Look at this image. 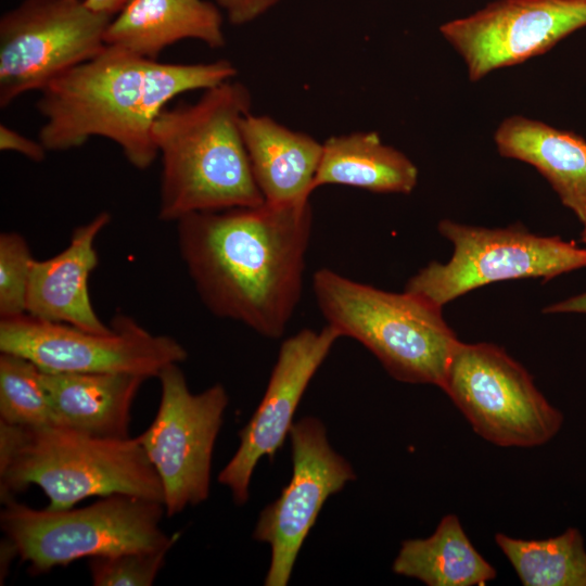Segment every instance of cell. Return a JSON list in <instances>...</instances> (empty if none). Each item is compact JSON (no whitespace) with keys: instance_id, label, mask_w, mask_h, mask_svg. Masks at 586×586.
I'll return each mask as SVG.
<instances>
[{"instance_id":"cell-1","label":"cell","mask_w":586,"mask_h":586,"mask_svg":"<svg viewBox=\"0 0 586 586\" xmlns=\"http://www.w3.org/2000/svg\"><path fill=\"white\" fill-rule=\"evenodd\" d=\"M313 220L304 200L176 221L178 251L204 306L265 337H281L302 297Z\"/></svg>"},{"instance_id":"cell-2","label":"cell","mask_w":586,"mask_h":586,"mask_svg":"<svg viewBox=\"0 0 586 586\" xmlns=\"http://www.w3.org/2000/svg\"><path fill=\"white\" fill-rule=\"evenodd\" d=\"M235 73L228 60L164 63L106 44L40 91L37 109L44 122L38 140L48 151H66L103 137L144 170L158 156L152 127L167 103L232 79Z\"/></svg>"},{"instance_id":"cell-3","label":"cell","mask_w":586,"mask_h":586,"mask_svg":"<svg viewBox=\"0 0 586 586\" xmlns=\"http://www.w3.org/2000/svg\"><path fill=\"white\" fill-rule=\"evenodd\" d=\"M203 91L195 103L166 106L152 127L162 162L163 221L265 202L241 132L251 112L250 90L232 78Z\"/></svg>"},{"instance_id":"cell-4","label":"cell","mask_w":586,"mask_h":586,"mask_svg":"<svg viewBox=\"0 0 586 586\" xmlns=\"http://www.w3.org/2000/svg\"><path fill=\"white\" fill-rule=\"evenodd\" d=\"M30 485L43 491L51 510L113 494L163 502L162 483L137 437L104 438L63 425L0 421L1 501Z\"/></svg>"},{"instance_id":"cell-5","label":"cell","mask_w":586,"mask_h":586,"mask_svg":"<svg viewBox=\"0 0 586 586\" xmlns=\"http://www.w3.org/2000/svg\"><path fill=\"white\" fill-rule=\"evenodd\" d=\"M327 324L368 348L395 380L442 387L459 340L441 306L406 291L388 292L329 269L313 276Z\"/></svg>"},{"instance_id":"cell-6","label":"cell","mask_w":586,"mask_h":586,"mask_svg":"<svg viewBox=\"0 0 586 586\" xmlns=\"http://www.w3.org/2000/svg\"><path fill=\"white\" fill-rule=\"evenodd\" d=\"M2 504L4 536L34 574L81 558L171 548L179 536L163 532L161 521L166 510L162 501L129 494H113L86 507L62 510L35 509L14 498Z\"/></svg>"},{"instance_id":"cell-7","label":"cell","mask_w":586,"mask_h":586,"mask_svg":"<svg viewBox=\"0 0 586 586\" xmlns=\"http://www.w3.org/2000/svg\"><path fill=\"white\" fill-rule=\"evenodd\" d=\"M438 232L454 245L450 259L429 263L407 281L405 290L441 307L494 282L546 281L586 268V249L560 237L537 235L522 224L491 229L443 219Z\"/></svg>"},{"instance_id":"cell-8","label":"cell","mask_w":586,"mask_h":586,"mask_svg":"<svg viewBox=\"0 0 586 586\" xmlns=\"http://www.w3.org/2000/svg\"><path fill=\"white\" fill-rule=\"evenodd\" d=\"M441 388L473 431L498 446H539L562 426L532 375L496 344L460 341Z\"/></svg>"},{"instance_id":"cell-9","label":"cell","mask_w":586,"mask_h":586,"mask_svg":"<svg viewBox=\"0 0 586 586\" xmlns=\"http://www.w3.org/2000/svg\"><path fill=\"white\" fill-rule=\"evenodd\" d=\"M112 331L95 333L24 314L0 319V352L33 361L44 372L131 373L156 377L168 365L188 358L174 337L153 334L118 315Z\"/></svg>"},{"instance_id":"cell-10","label":"cell","mask_w":586,"mask_h":586,"mask_svg":"<svg viewBox=\"0 0 586 586\" xmlns=\"http://www.w3.org/2000/svg\"><path fill=\"white\" fill-rule=\"evenodd\" d=\"M178 365L157 375V412L137 436L162 483L168 517L207 499L214 446L229 402L220 383L193 394Z\"/></svg>"},{"instance_id":"cell-11","label":"cell","mask_w":586,"mask_h":586,"mask_svg":"<svg viewBox=\"0 0 586 586\" xmlns=\"http://www.w3.org/2000/svg\"><path fill=\"white\" fill-rule=\"evenodd\" d=\"M112 16L80 0H24L0 20V107L39 90L106 46Z\"/></svg>"},{"instance_id":"cell-12","label":"cell","mask_w":586,"mask_h":586,"mask_svg":"<svg viewBox=\"0 0 586 586\" xmlns=\"http://www.w3.org/2000/svg\"><path fill=\"white\" fill-rule=\"evenodd\" d=\"M292 476L280 496L260 512L253 538L271 549L266 586H285L298 552L327 499L356 477L351 463L331 447L323 423L314 417L289 432Z\"/></svg>"},{"instance_id":"cell-13","label":"cell","mask_w":586,"mask_h":586,"mask_svg":"<svg viewBox=\"0 0 586 586\" xmlns=\"http://www.w3.org/2000/svg\"><path fill=\"white\" fill-rule=\"evenodd\" d=\"M586 27V0H495L443 24L444 39L463 60L470 80L540 55Z\"/></svg>"},{"instance_id":"cell-14","label":"cell","mask_w":586,"mask_h":586,"mask_svg":"<svg viewBox=\"0 0 586 586\" xmlns=\"http://www.w3.org/2000/svg\"><path fill=\"white\" fill-rule=\"evenodd\" d=\"M340 337L336 329L326 324L319 331L303 329L282 342L265 394L239 433L237 451L218 474V482L230 489L237 505L249 500L259 460L266 456L272 460L284 443L310 380Z\"/></svg>"},{"instance_id":"cell-15","label":"cell","mask_w":586,"mask_h":586,"mask_svg":"<svg viewBox=\"0 0 586 586\" xmlns=\"http://www.w3.org/2000/svg\"><path fill=\"white\" fill-rule=\"evenodd\" d=\"M110 221L109 212L97 214L74 229L68 245L59 254L34 260L26 314L95 333L112 331L97 315L88 289L89 277L99 263L95 239Z\"/></svg>"},{"instance_id":"cell-16","label":"cell","mask_w":586,"mask_h":586,"mask_svg":"<svg viewBox=\"0 0 586 586\" xmlns=\"http://www.w3.org/2000/svg\"><path fill=\"white\" fill-rule=\"evenodd\" d=\"M241 132L255 182L268 204L309 200L322 143L266 115L247 113Z\"/></svg>"},{"instance_id":"cell-17","label":"cell","mask_w":586,"mask_h":586,"mask_svg":"<svg viewBox=\"0 0 586 586\" xmlns=\"http://www.w3.org/2000/svg\"><path fill=\"white\" fill-rule=\"evenodd\" d=\"M196 39L212 49L225 46L218 8L204 0H128L112 18L104 41L156 60L168 46Z\"/></svg>"},{"instance_id":"cell-18","label":"cell","mask_w":586,"mask_h":586,"mask_svg":"<svg viewBox=\"0 0 586 586\" xmlns=\"http://www.w3.org/2000/svg\"><path fill=\"white\" fill-rule=\"evenodd\" d=\"M494 141L501 156L535 167L561 203L586 226V140L583 137L513 115L501 122Z\"/></svg>"},{"instance_id":"cell-19","label":"cell","mask_w":586,"mask_h":586,"mask_svg":"<svg viewBox=\"0 0 586 586\" xmlns=\"http://www.w3.org/2000/svg\"><path fill=\"white\" fill-rule=\"evenodd\" d=\"M145 380L131 373L42 371L58 425L104 438L130 437L131 406Z\"/></svg>"},{"instance_id":"cell-20","label":"cell","mask_w":586,"mask_h":586,"mask_svg":"<svg viewBox=\"0 0 586 586\" xmlns=\"http://www.w3.org/2000/svg\"><path fill=\"white\" fill-rule=\"evenodd\" d=\"M418 168L399 150L385 144L377 132L358 131L332 136L322 143L314 191L340 184L375 193H411Z\"/></svg>"},{"instance_id":"cell-21","label":"cell","mask_w":586,"mask_h":586,"mask_svg":"<svg viewBox=\"0 0 586 586\" xmlns=\"http://www.w3.org/2000/svg\"><path fill=\"white\" fill-rule=\"evenodd\" d=\"M392 570L428 586H484L497 575L456 514L443 517L431 536L404 540Z\"/></svg>"},{"instance_id":"cell-22","label":"cell","mask_w":586,"mask_h":586,"mask_svg":"<svg viewBox=\"0 0 586 586\" xmlns=\"http://www.w3.org/2000/svg\"><path fill=\"white\" fill-rule=\"evenodd\" d=\"M495 543L524 586H586V549L575 527L546 539L497 533Z\"/></svg>"},{"instance_id":"cell-23","label":"cell","mask_w":586,"mask_h":586,"mask_svg":"<svg viewBox=\"0 0 586 586\" xmlns=\"http://www.w3.org/2000/svg\"><path fill=\"white\" fill-rule=\"evenodd\" d=\"M0 421L28 428L58 425L42 371L29 359L4 352L0 354Z\"/></svg>"},{"instance_id":"cell-24","label":"cell","mask_w":586,"mask_h":586,"mask_svg":"<svg viewBox=\"0 0 586 586\" xmlns=\"http://www.w3.org/2000/svg\"><path fill=\"white\" fill-rule=\"evenodd\" d=\"M34 260L21 233L7 231L0 234V319L26 314Z\"/></svg>"},{"instance_id":"cell-25","label":"cell","mask_w":586,"mask_h":586,"mask_svg":"<svg viewBox=\"0 0 586 586\" xmlns=\"http://www.w3.org/2000/svg\"><path fill=\"white\" fill-rule=\"evenodd\" d=\"M169 549L130 550L90 558L91 582L95 586H151Z\"/></svg>"},{"instance_id":"cell-26","label":"cell","mask_w":586,"mask_h":586,"mask_svg":"<svg viewBox=\"0 0 586 586\" xmlns=\"http://www.w3.org/2000/svg\"><path fill=\"white\" fill-rule=\"evenodd\" d=\"M0 150L13 151L33 162H42L48 150L39 140H33L7 125H0Z\"/></svg>"},{"instance_id":"cell-27","label":"cell","mask_w":586,"mask_h":586,"mask_svg":"<svg viewBox=\"0 0 586 586\" xmlns=\"http://www.w3.org/2000/svg\"><path fill=\"white\" fill-rule=\"evenodd\" d=\"M234 25L252 22L280 0H217Z\"/></svg>"},{"instance_id":"cell-28","label":"cell","mask_w":586,"mask_h":586,"mask_svg":"<svg viewBox=\"0 0 586 586\" xmlns=\"http://www.w3.org/2000/svg\"><path fill=\"white\" fill-rule=\"evenodd\" d=\"M543 311L545 314H586V292L553 303Z\"/></svg>"},{"instance_id":"cell-29","label":"cell","mask_w":586,"mask_h":586,"mask_svg":"<svg viewBox=\"0 0 586 586\" xmlns=\"http://www.w3.org/2000/svg\"><path fill=\"white\" fill-rule=\"evenodd\" d=\"M4 539L1 540V548H0V581L3 582V577L5 578L9 566L11 564V561L18 557L17 550L14 546V544L7 537H3Z\"/></svg>"},{"instance_id":"cell-30","label":"cell","mask_w":586,"mask_h":586,"mask_svg":"<svg viewBox=\"0 0 586 586\" xmlns=\"http://www.w3.org/2000/svg\"><path fill=\"white\" fill-rule=\"evenodd\" d=\"M128 0H84L91 10L113 16Z\"/></svg>"},{"instance_id":"cell-31","label":"cell","mask_w":586,"mask_h":586,"mask_svg":"<svg viewBox=\"0 0 586 586\" xmlns=\"http://www.w3.org/2000/svg\"><path fill=\"white\" fill-rule=\"evenodd\" d=\"M581 240L583 243H586V226L583 227V230L581 232Z\"/></svg>"}]
</instances>
